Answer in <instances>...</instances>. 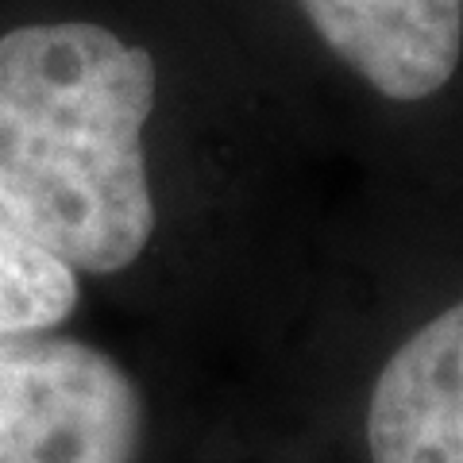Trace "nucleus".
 I'll list each match as a JSON object with an SVG mask.
<instances>
[{"mask_svg":"<svg viewBox=\"0 0 463 463\" xmlns=\"http://www.w3.org/2000/svg\"><path fill=\"white\" fill-rule=\"evenodd\" d=\"M151 112L155 58L109 27L0 35V205L78 274L128 270L147 251Z\"/></svg>","mask_w":463,"mask_h":463,"instance_id":"obj_1","label":"nucleus"},{"mask_svg":"<svg viewBox=\"0 0 463 463\" xmlns=\"http://www.w3.org/2000/svg\"><path fill=\"white\" fill-rule=\"evenodd\" d=\"M143 398L93 344L0 336V463H136Z\"/></svg>","mask_w":463,"mask_h":463,"instance_id":"obj_2","label":"nucleus"},{"mask_svg":"<svg viewBox=\"0 0 463 463\" xmlns=\"http://www.w3.org/2000/svg\"><path fill=\"white\" fill-rule=\"evenodd\" d=\"M347 70L390 100H425L463 54V0H298Z\"/></svg>","mask_w":463,"mask_h":463,"instance_id":"obj_3","label":"nucleus"},{"mask_svg":"<svg viewBox=\"0 0 463 463\" xmlns=\"http://www.w3.org/2000/svg\"><path fill=\"white\" fill-rule=\"evenodd\" d=\"M371 463H463V301L432 317L379 371Z\"/></svg>","mask_w":463,"mask_h":463,"instance_id":"obj_4","label":"nucleus"},{"mask_svg":"<svg viewBox=\"0 0 463 463\" xmlns=\"http://www.w3.org/2000/svg\"><path fill=\"white\" fill-rule=\"evenodd\" d=\"M78 306V270L12 221L0 205V336L51 332Z\"/></svg>","mask_w":463,"mask_h":463,"instance_id":"obj_5","label":"nucleus"}]
</instances>
